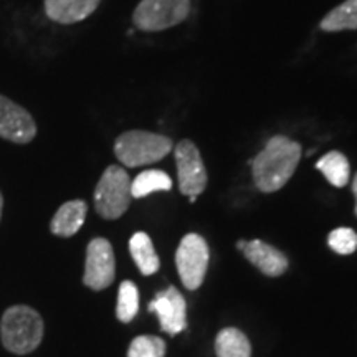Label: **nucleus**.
I'll return each mask as SVG.
<instances>
[{"label":"nucleus","instance_id":"obj_22","mask_svg":"<svg viewBox=\"0 0 357 357\" xmlns=\"http://www.w3.org/2000/svg\"><path fill=\"white\" fill-rule=\"evenodd\" d=\"M352 194H354V197H356V215H357V174H356L354 181H352Z\"/></svg>","mask_w":357,"mask_h":357},{"label":"nucleus","instance_id":"obj_11","mask_svg":"<svg viewBox=\"0 0 357 357\" xmlns=\"http://www.w3.org/2000/svg\"><path fill=\"white\" fill-rule=\"evenodd\" d=\"M242 252L247 257V260L266 276H273L275 278V276L283 275L288 270V258L280 250L261 242V240L245 242Z\"/></svg>","mask_w":357,"mask_h":357},{"label":"nucleus","instance_id":"obj_3","mask_svg":"<svg viewBox=\"0 0 357 357\" xmlns=\"http://www.w3.org/2000/svg\"><path fill=\"white\" fill-rule=\"evenodd\" d=\"M172 147L174 142L162 134L128 131L116 139L114 154L126 167H139L164 159Z\"/></svg>","mask_w":357,"mask_h":357},{"label":"nucleus","instance_id":"obj_18","mask_svg":"<svg viewBox=\"0 0 357 357\" xmlns=\"http://www.w3.org/2000/svg\"><path fill=\"white\" fill-rule=\"evenodd\" d=\"M321 29L326 32L357 29V0H346L321 20Z\"/></svg>","mask_w":357,"mask_h":357},{"label":"nucleus","instance_id":"obj_6","mask_svg":"<svg viewBox=\"0 0 357 357\" xmlns=\"http://www.w3.org/2000/svg\"><path fill=\"white\" fill-rule=\"evenodd\" d=\"M208 258V245L200 235L189 234L181 240L176 253V265L182 284L187 289H197L204 283Z\"/></svg>","mask_w":357,"mask_h":357},{"label":"nucleus","instance_id":"obj_2","mask_svg":"<svg viewBox=\"0 0 357 357\" xmlns=\"http://www.w3.org/2000/svg\"><path fill=\"white\" fill-rule=\"evenodd\" d=\"M0 334L7 351L19 356L29 354L42 342L43 321L33 307L12 306L3 312Z\"/></svg>","mask_w":357,"mask_h":357},{"label":"nucleus","instance_id":"obj_14","mask_svg":"<svg viewBox=\"0 0 357 357\" xmlns=\"http://www.w3.org/2000/svg\"><path fill=\"white\" fill-rule=\"evenodd\" d=\"M129 252H131L132 260L136 261L142 275H154L159 270L160 263L158 253L154 250L153 240L144 231H137V234L131 236V240H129Z\"/></svg>","mask_w":357,"mask_h":357},{"label":"nucleus","instance_id":"obj_16","mask_svg":"<svg viewBox=\"0 0 357 357\" xmlns=\"http://www.w3.org/2000/svg\"><path fill=\"white\" fill-rule=\"evenodd\" d=\"M316 167L324 174V177L328 178L329 184L334 187H344L347 182H349V160H347V158L342 153L331 151V153L323 155V158L318 160Z\"/></svg>","mask_w":357,"mask_h":357},{"label":"nucleus","instance_id":"obj_23","mask_svg":"<svg viewBox=\"0 0 357 357\" xmlns=\"http://www.w3.org/2000/svg\"><path fill=\"white\" fill-rule=\"evenodd\" d=\"M2 207H3V197L2 194H0V218H2Z\"/></svg>","mask_w":357,"mask_h":357},{"label":"nucleus","instance_id":"obj_20","mask_svg":"<svg viewBox=\"0 0 357 357\" xmlns=\"http://www.w3.org/2000/svg\"><path fill=\"white\" fill-rule=\"evenodd\" d=\"M166 342L155 336H137L129 346L128 357H164Z\"/></svg>","mask_w":357,"mask_h":357},{"label":"nucleus","instance_id":"obj_5","mask_svg":"<svg viewBox=\"0 0 357 357\" xmlns=\"http://www.w3.org/2000/svg\"><path fill=\"white\" fill-rule=\"evenodd\" d=\"M189 10L190 0H141L132 22L142 32H160L184 22Z\"/></svg>","mask_w":357,"mask_h":357},{"label":"nucleus","instance_id":"obj_1","mask_svg":"<svg viewBox=\"0 0 357 357\" xmlns=\"http://www.w3.org/2000/svg\"><path fill=\"white\" fill-rule=\"evenodd\" d=\"M301 159V146L287 136H275L266 142L265 149L250 160L253 166V181L261 192L280 190L296 171Z\"/></svg>","mask_w":357,"mask_h":357},{"label":"nucleus","instance_id":"obj_15","mask_svg":"<svg viewBox=\"0 0 357 357\" xmlns=\"http://www.w3.org/2000/svg\"><path fill=\"white\" fill-rule=\"evenodd\" d=\"M217 357H250L252 346L248 337L235 328L222 329L215 339Z\"/></svg>","mask_w":357,"mask_h":357},{"label":"nucleus","instance_id":"obj_4","mask_svg":"<svg viewBox=\"0 0 357 357\" xmlns=\"http://www.w3.org/2000/svg\"><path fill=\"white\" fill-rule=\"evenodd\" d=\"M131 178L119 166H109L102 172L95 190V207L102 218L114 220L128 211L131 204Z\"/></svg>","mask_w":357,"mask_h":357},{"label":"nucleus","instance_id":"obj_19","mask_svg":"<svg viewBox=\"0 0 357 357\" xmlns=\"http://www.w3.org/2000/svg\"><path fill=\"white\" fill-rule=\"evenodd\" d=\"M139 311V291L132 281H123L118 293V306H116V316L121 323H129L136 318Z\"/></svg>","mask_w":357,"mask_h":357},{"label":"nucleus","instance_id":"obj_12","mask_svg":"<svg viewBox=\"0 0 357 357\" xmlns=\"http://www.w3.org/2000/svg\"><path fill=\"white\" fill-rule=\"evenodd\" d=\"M101 0H45L48 19L58 24H77L91 15Z\"/></svg>","mask_w":357,"mask_h":357},{"label":"nucleus","instance_id":"obj_8","mask_svg":"<svg viewBox=\"0 0 357 357\" xmlns=\"http://www.w3.org/2000/svg\"><path fill=\"white\" fill-rule=\"evenodd\" d=\"M116 263L113 247L106 238H93L86 250L83 283L88 288L101 291L114 281Z\"/></svg>","mask_w":357,"mask_h":357},{"label":"nucleus","instance_id":"obj_17","mask_svg":"<svg viewBox=\"0 0 357 357\" xmlns=\"http://www.w3.org/2000/svg\"><path fill=\"white\" fill-rule=\"evenodd\" d=\"M172 189V178L167 176L164 171L158 169H151V171L141 172L131 182V194L134 199H142L146 195L153 194L159 190H171Z\"/></svg>","mask_w":357,"mask_h":357},{"label":"nucleus","instance_id":"obj_21","mask_svg":"<svg viewBox=\"0 0 357 357\" xmlns=\"http://www.w3.org/2000/svg\"><path fill=\"white\" fill-rule=\"evenodd\" d=\"M328 243L339 255H351L357 250V234L352 229L341 227L329 234Z\"/></svg>","mask_w":357,"mask_h":357},{"label":"nucleus","instance_id":"obj_13","mask_svg":"<svg viewBox=\"0 0 357 357\" xmlns=\"http://www.w3.org/2000/svg\"><path fill=\"white\" fill-rule=\"evenodd\" d=\"M86 212L88 205L84 200H70L63 204L50 223L52 234L58 236H73L83 227Z\"/></svg>","mask_w":357,"mask_h":357},{"label":"nucleus","instance_id":"obj_9","mask_svg":"<svg viewBox=\"0 0 357 357\" xmlns=\"http://www.w3.org/2000/svg\"><path fill=\"white\" fill-rule=\"evenodd\" d=\"M37 136V124L26 109L0 96V137L15 142L29 144Z\"/></svg>","mask_w":357,"mask_h":357},{"label":"nucleus","instance_id":"obj_7","mask_svg":"<svg viewBox=\"0 0 357 357\" xmlns=\"http://www.w3.org/2000/svg\"><path fill=\"white\" fill-rule=\"evenodd\" d=\"M178 189L187 197H197L207 187V172L202 155L192 141H181L176 146Z\"/></svg>","mask_w":357,"mask_h":357},{"label":"nucleus","instance_id":"obj_10","mask_svg":"<svg viewBox=\"0 0 357 357\" xmlns=\"http://www.w3.org/2000/svg\"><path fill=\"white\" fill-rule=\"evenodd\" d=\"M149 311L155 312L159 318L160 328L171 336L182 333L187 326V305L185 298L177 288L169 287L166 291L155 294L154 301H151Z\"/></svg>","mask_w":357,"mask_h":357}]
</instances>
